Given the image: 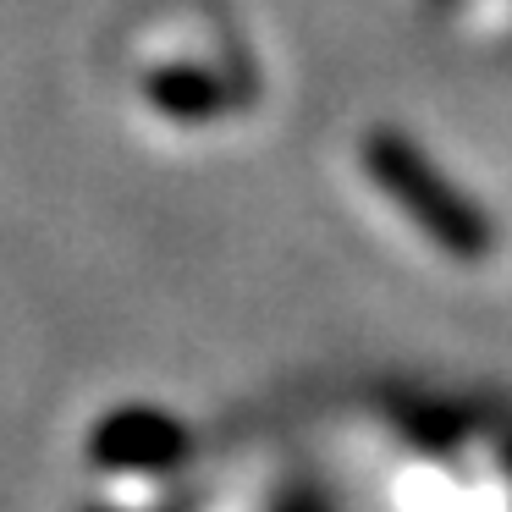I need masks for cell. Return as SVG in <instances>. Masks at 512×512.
I'll return each instance as SVG.
<instances>
[{
  "label": "cell",
  "mask_w": 512,
  "mask_h": 512,
  "mask_svg": "<svg viewBox=\"0 0 512 512\" xmlns=\"http://www.w3.org/2000/svg\"><path fill=\"white\" fill-rule=\"evenodd\" d=\"M364 171L386 188V199L397 204L430 243L446 248V254L479 259L490 248L485 215L468 199H457L452 182H446L413 144H402V138H391V133H369L364 138Z\"/></svg>",
  "instance_id": "6da1fadb"
}]
</instances>
